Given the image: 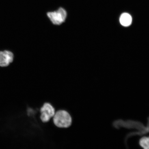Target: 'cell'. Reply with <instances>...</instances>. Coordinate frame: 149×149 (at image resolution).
I'll return each instance as SVG.
<instances>
[{"mask_svg": "<svg viewBox=\"0 0 149 149\" xmlns=\"http://www.w3.org/2000/svg\"><path fill=\"white\" fill-rule=\"evenodd\" d=\"M53 122L56 127L66 129L72 126V120L71 115L68 111L59 109L56 111L53 118Z\"/></svg>", "mask_w": 149, "mask_h": 149, "instance_id": "6da1fadb", "label": "cell"}, {"mask_svg": "<svg viewBox=\"0 0 149 149\" xmlns=\"http://www.w3.org/2000/svg\"><path fill=\"white\" fill-rule=\"evenodd\" d=\"M47 15L52 24L59 25L66 20L67 13L65 9L61 7L56 10L47 13Z\"/></svg>", "mask_w": 149, "mask_h": 149, "instance_id": "7a4b0ae2", "label": "cell"}, {"mask_svg": "<svg viewBox=\"0 0 149 149\" xmlns=\"http://www.w3.org/2000/svg\"><path fill=\"white\" fill-rule=\"evenodd\" d=\"M40 120L42 123H47L49 122L54 116L56 110L51 103L46 102L40 108Z\"/></svg>", "mask_w": 149, "mask_h": 149, "instance_id": "3957f363", "label": "cell"}, {"mask_svg": "<svg viewBox=\"0 0 149 149\" xmlns=\"http://www.w3.org/2000/svg\"><path fill=\"white\" fill-rule=\"evenodd\" d=\"M14 54L9 50L0 51V67L8 66L14 61Z\"/></svg>", "mask_w": 149, "mask_h": 149, "instance_id": "277c9868", "label": "cell"}, {"mask_svg": "<svg viewBox=\"0 0 149 149\" xmlns=\"http://www.w3.org/2000/svg\"><path fill=\"white\" fill-rule=\"evenodd\" d=\"M120 21L122 25L125 26H127L130 25L132 23L131 16L127 13H124L120 16Z\"/></svg>", "mask_w": 149, "mask_h": 149, "instance_id": "5b68a950", "label": "cell"}, {"mask_svg": "<svg viewBox=\"0 0 149 149\" xmlns=\"http://www.w3.org/2000/svg\"><path fill=\"white\" fill-rule=\"evenodd\" d=\"M139 144L141 148L149 149V136H143L139 139Z\"/></svg>", "mask_w": 149, "mask_h": 149, "instance_id": "8992f818", "label": "cell"}, {"mask_svg": "<svg viewBox=\"0 0 149 149\" xmlns=\"http://www.w3.org/2000/svg\"><path fill=\"white\" fill-rule=\"evenodd\" d=\"M144 130L146 134L149 133V117L148 118V122H147L146 126L145 127Z\"/></svg>", "mask_w": 149, "mask_h": 149, "instance_id": "52a82bcc", "label": "cell"}]
</instances>
